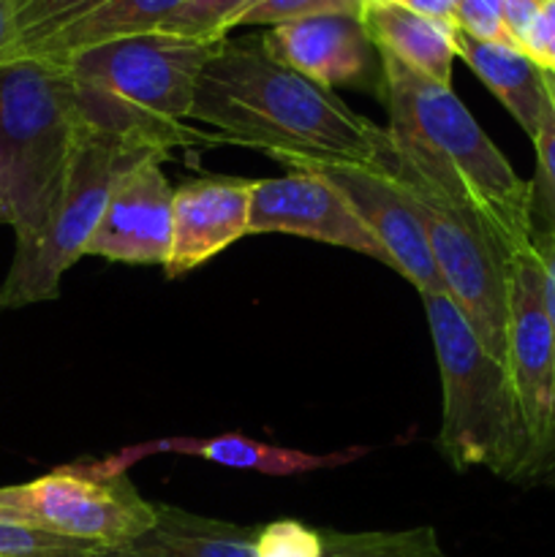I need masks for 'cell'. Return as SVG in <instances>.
Returning <instances> with one entry per match:
<instances>
[{"instance_id": "cell-1", "label": "cell", "mask_w": 555, "mask_h": 557, "mask_svg": "<svg viewBox=\"0 0 555 557\" xmlns=\"http://www.w3.org/2000/svg\"><path fill=\"white\" fill-rule=\"evenodd\" d=\"M190 120L229 145L278 158L343 161L395 172L386 128L267 54L261 38H223L196 82Z\"/></svg>"}, {"instance_id": "cell-2", "label": "cell", "mask_w": 555, "mask_h": 557, "mask_svg": "<svg viewBox=\"0 0 555 557\" xmlns=\"http://www.w3.org/2000/svg\"><path fill=\"white\" fill-rule=\"evenodd\" d=\"M381 98L397 174L482 218L511 256L533 248L531 183L517 177L455 90L381 52Z\"/></svg>"}, {"instance_id": "cell-3", "label": "cell", "mask_w": 555, "mask_h": 557, "mask_svg": "<svg viewBox=\"0 0 555 557\" xmlns=\"http://www.w3.org/2000/svg\"><path fill=\"white\" fill-rule=\"evenodd\" d=\"M218 47L221 41L152 30L49 63H58L69 76L87 128L136 150L172 156L177 147L226 145L221 136L188 128L196 82Z\"/></svg>"}, {"instance_id": "cell-4", "label": "cell", "mask_w": 555, "mask_h": 557, "mask_svg": "<svg viewBox=\"0 0 555 557\" xmlns=\"http://www.w3.org/2000/svg\"><path fill=\"white\" fill-rule=\"evenodd\" d=\"M441 373L439 449L457 471L488 468L509 482L526 479L528 444L504 362L493 357L444 292L419 294Z\"/></svg>"}, {"instance_id": "cell-5", "label": "cell", "mask_w": 555, "mask_h": 557, "mask_svg": "<svg viewBox=\"0 0 555 557\" xmlns=\"http://www.w3.org/2000/svg\"><path fill=\"white\" fill-rule=\"evenodd\" d=\"M82 128L74 90L58 63L20 58L0 65V172L16 243L47 221Z\"/></svg>"}, {"instance_id": "cell-6", "label": "cell", "mask_w": 555, "mask_h": 557, "mask_svg": "<svg viewBox=\"0 0 555 557\" xmlns=\"http://www.w3.org/2000/svg\"><path fill=\"white\" fill-rule=\"evenodd\" d=\"M147 156L161 152L136 150L114 136L98 134L87 125L82 128L79 145L47 221L33 237L16 243L14 259L0 286V308H27L60 297V281L85 253L118 177Z\"/></svg>"}, {"instance_id": "cell-7", "label": "cell", "mask_w": 555, "mask_h": 557, "mask_svg": "<svg viewBox=\"0 0 555 557\" xmlns=\"http://www.w3.org/2000/svg\"><path fill=\"white\" fill-rule=\"evenodd\" d=\"M0 511L98 549L123 547L156 522V504L134 487L128 471L112 468L107 457L71 462L25 484L0 487Z\"/></svg>"}, {"instance_id": "cell-8", "label": "cell", "mask_w": 555, "mask_h": 557, "mask_svg": "<svg viewBox=\"0 0 555 557\" xmlns=\"http://www.w3.org/2000/svg\"><path fill=\"white\" fill-rule=\"evenodd\" d=\"M397 180L417 207L444 294L466 315L482 346L504 362L511 253L482 218L449 205L406 174Z\"/></svg>"}, {"instance_id": "cell-9", "label": "cell", "mask_w": 555, "mask_h": 557, "mask_svg": "<svg viewBox=\"0 0 555 557\" xmlns=\"http://www.w3.org/2000/svg\"><path fill=\"white\" fill-rule=\"evenodd\" d=\"M504 364L528 444V468L522 484H531L547 444L555 389V335L536 245L515 253L509 261Z\"/></svg>"}, {"instance_id": "cell-10", "label": "cell", "mask_w": 555, "mask_h": 557, "mask_svg": "<svg viewBox=\"0 0 555 557\" xmlns=\"http://www.w3.org/2000/svg\"><path fill=\"white\" fill-rule=\"evenodd\" d=\"M281 163H286L288 169H313L330 180L357 212L365 228L373 234L397 275L406 277L419 294L444 292L417 207L395 172L362 166V163L310 161V158H283Z\"/></svg>"}, {"instance_id": "cell-11", "label": "cell", "mask_w": 555, "mask_h": 557, "mask_svg": "<svg viewBox=\"0 0 555 557\" xmlns=\"http://www.w3.org/2000/svg\"><path fill=\"white\" fill-rule=\"evenodd\" d=\"M248 234H292L354 250L390 267L341 190L313 169H288L283 177L256 180Z\"/></svg>"}, {"instance_id": "cell-12", "label": "cell", "mask_w": 555, "mask_h": 557, "mask_svg": "<svg viewBox=\"0 0 555 557\" xmlns=\"http://www.w3.org/2000/svg\"><path fill=\"white\" fill-rule=\"evenodd\" d=\"M163 156H147L125 169L109 194L107 210L82 256L114 264H166L174 228V188Z\"/></svg>"}, {"instance_id": "cell-13", "label": "cell", "mask_w": 555, "mask_h": 557, "mask_svg": "<svg viewBox=\"0 0 555 557\" xmlns=\"http://www.w3.org/2000/svg\"><path fill=\"white\" fill-rule=\"evenodd\" d=\"M267 54L313 85L370 87L381 96V58L359 16H310L261 33Z\"/></svg>"}, {"instance_id": "cell-14", "label": "cell", "mask_w": 555, "mask_h": 557, "mask_svg": "<svg viewBox=\"0 0 555 557\" xmlns=\"http://www.w3.org/2000/svg\"><path fill=\"white\" fill-rule=\"evenodd\" d=\"M256 180L212 174L174 188L172 250L163 264L166 277H180L207 264L229 245L248 237Z\"/></svg>"}, {"instance_id": "cell-15", "label": "cell", "mask_w": 555, "mask_h": 557, "mask_svg": "<svg viewBox=\"0 0 555 557\" xmlns=\"http://www.w3.org/2000/svg\"><path fill=\"white\" fill-rule=\"evenodd\" d=\"M152 455L199 457V460L215 462V466L223 468H237V471H259L267 473V476H297V473L321 471V468L346 466V462L359 460V457L365 455V449L362 446H354V449L332 451V455H310V451L261 444V441L229 433L212 435V438H188V435H177V438L147 441V444L120 449L118 455H109L107 460L109 466L118 468V471H128L134 462Z\"/></svg>"}, {"instance_id": "cell-16", "label": "cell", "mask_w": 555, "mask_h": 557, "mask_svg": "<svg viewBox=\"0 0 555 557\" xmlns=\"http://www.w3.org/2000/svg\"><path fill=\"white\" fill-rule=\"evenodd\" d=\"M359 20L375 49L390 52L392 58L428 79L452 87L457 44L455 27L449 22L419 14L406 3H381V0H365Z\"/></svg>"}, {"instance_id": "cell-17", "label": "cell", "mask_w": 555, "mask_h": 557, "mask_svg": "<svg viewBox=\"0 0 555 557\" xmlns=\"http://www.w3.org/2000/svg\"><path fill=\"white\" fill-rule=\"evenodd\" d=\"M259 528L190 515L180 506L156 504V522L123 547L101 557H254Z\"/></svg>"}, {"instance_id": "cell-18", "label": "cell", "mask_w": 555, "mask_h": 557, "mask_svg": "<svg viewBox=\"0 0 555 557\" xmlns=\"http://www.w3.org/2000/svg\"><path fill=\"white\" fill-rule=\"evenodd\" d=\"M457 58L484 82L522 131L533 139L550 101L547 71L539 69L522 49L501 41H479L455 30Z\"/></svg>"}, {"instance_id": "cell-19", "label": "cell", "mask_w": 555, "mask_h": 557, "mask_svg": "<svg viewBox=\"0 0 555 557\" xmlns=\"http://www.w3.org/2000/svg\"><path fill=\"white\" fill-rule=\"evenodd\" d=\"M183 3L185 0H103L101 5L71 22L69 27L27 49L22 58L60 60L71 52H79V49L96 47V44L152 33Z\"/></svg>"}, {"instance_id": "cell-20", "label": "cell", "mask_w": 555, "mask_h": 557, "mask_svg": "<svg viewBox=\"0 0 555 557\" xmlns=\"http://www.w3.org/2000/svg\"><path fill=\"white\" fill-rule=\"evenodd\" d=\"M324 557H446L430 525L408 531H321Z\"/></svg>"}, {"instance_id": "cell-21", "label": "cell", "mask_w": 555, "mask_h": 557, "mask_svg": "<svg viewBox=\"0 0 555 557\" xmlns=\"http://www.w3.org/2000/svg\"><path fill=\"white\" fill-rule=\"evenodd\" d=\"M103 0H22L14 16V44H11L5 63L22 58L27 49L41 44L44 38L54 36L58 30L69 27L87 11L101 5Z\"/></svg>"}, {"instance_id": "cell-22", "label": "cell", "mask_w": 555, "mask_h": 557, "mask_svg": "<svg viewBox=\"0 0 555 557\" xmlns=\"http://www.w3.org/2000/svg\"><path fill=\"white\" fill-rule=\"evenodd\" d=\"M550 85V74H547ZM536 147V174L531 180V226L533 239L555 237V96L550 90V101L539 117V128L533 134Z\"/></svg>"}, {"instance_id": "cell-23", "label": "cell", "mask_w": 555, "mask_h": 557, "mask_svg": "<svg viewBox=\"0 0 555 557\" xmlns=\"http://www.w3.org/2000/svg\"><path fill=\"white\" fill-rule=\"evenodd\" d=\"M256 0H185L158 30L196 41H223Z\"/></svg>"}, {"instance_id": "cell-24", "label": "cell", "mask_w": 555, "mask_h": 557, "mask_svg": "<svg viewBox=\"0 0 555 557\" xmlns=\"http://www.w3.org/2000/svg\"><path fill=\"white\" fill-rule=\"evenodd\" d=\"M103 549L52 536L0 511V557H101Z\"/></svg>"}, {"instance_id": "cell-25", "label": "cell", "mask_w": 555, "mask_h": 557, "mask_svg": "<svg viewBox=\"0 0 555 557\" xmlns=\"http://www.w3.org/2000/svg\"><path fill=\"white\" fill-rule=\"evenodd\" d=\"M365 0H256L237 20V27H275L310 16H362ZM234 27V30H237Z\"/></svg>"}, {"instance_id": "cell-26", "label": "cell", "mask_w": 555, "mask_h": 557, "mask_svg": "<svg viewBox=\"0 0 555 557\" xmlns=\"http://www.w3.org/2000/svg\"><path fill=\"white\" fill-rule=\"evenodd\" d=\"M254 557H324V536L299 520H272L256 533Z\"/></svg>"}, {"instance_id": "cell-27", "label": "cell", "mask_w": 555, "mask_h": 557, "mask_svg": "<svg viewBox=\"0 0 555 557\" xmlns=\"http://www.w3.org/2000/svg\"><path fill=\"white\" fill-rule=\"evenodd\" d=\"M536 253L542 259L544 270V297H547L550 321H553V335H555V237H536ZM531 484H555V389H553V419H550V433L547 444H544L542 460H539L536 473H533Z\"/></svg>"}, {"instance_id": "cell-28", "label": "cell", "mask_w": 555, "mask_h": 557, "mask_svg": "<svg viewBox=\"0 0 555 557\" xmlns=\"http://www.w3.org/2000/svg\"><path fill=\"white\" fill-rule=\"evenodd\" d=\"M452 27L479 41L511 44L506 36L504 16H501V0H457Z\"/></svg>"}, {"instance_id": "cell-29", "label": "cell", "mask_w": 555, "mask_h": 557, "mask_svg": "<svg viewBox=\"0 0 555 557\" xmlns=\"http://www.w3.org/2000/svg\"><path fill=\"white\" fill-rule=\"evenodd\" d=\"M522 52L533 60L542 71L555 74V0H542L536 16L531 22Z\"/></svg>"}, {"instance_id": "cell-30", "label": "cell", "mask_w": 555, "mask_h": 557, "mask_svg": "<svg viewBox=\"0 0 555 557\" xmlns=\"http://www.w3.org/2000/svg\"><path fill=\"white\" fill-rule=\"evenodd\" d=\"M539 3L542 0H501V16H504V27L509 41L517 49L526 41L528 30H531V22L536 16Z\"/></svg>"}, {"instance_id": "cell-31", "label": "cell", "mask_w": 555, "mask_h": 557, "mask_svg": "<svg viewBox=\"0 0 555 557\" xmlns=\"http://www.w3.org/2000/svg\"><path fill=\"white\" fill-rule=\"evenodd\" d=\"M14 16L16 0H0V65L5 63V54L14 44Z\"/></svg>"}, {"instance_id": "cell-32", "label": "cell", "mask_w": 555, "mask_h": 557, "mask_svg": "<svg viewBox=\"0 0 555 557\" xmlns=\"http://www.w3.org/2000/svg\"><path fill=\"white\" fill-rule=\"evenodd\" d=\"M408 9L419 11L424 16H433V20L441 22H449L452 25V14H455V5L457 0H403Z\"/></svg>"}, {"instance_id": "cell-33", "label": "cell", "mask_w": 555, "mask_h": 557, "mask_svg": "<svg viewBox=\"0 0 555 557\" xmlns=\"http://www.w3.org/2000/svg\"><path fill=\"white\" fill-rule=\"evenodd\" d=\"M0 218H3V223H9V199H5L3 172H0Z\"/></svg>"}, {"instance_id": "cell-34", "label": "cell", "mask_w": 555, "mask_h": 557, "mask_svg": "<svg viewBox=\"0 0 555 557\" xmlns=\"http://www.w3.org/2000/svg\"><path fill=\"white\" fill-rule=\"evenodd\" d=\"M550 90H553V96H555V74H550Z\"/></svg>"}, {"instance_id": "cell-35", "label": "cell", "mask_w": 555, "mask_h": 557, "mask_svg": "<svg viewBox=\"0 0 555 557\" xmlns=\"http://www.w3.org/2000/svg\"><path fill=\"white\" fill-rule=\"evenodd\" d=\"M381 3H403V0H381Z\"/></svg>"}, {"instance_id": "cell-36", "label": "cell", "mask_w": 555, "mask_h": 557, "mask_svg": "<svg viewBox=\"0 0 555 557\" xmlns=\"http://www.w3.org/2000/svg\"><path fill=\"white\" fill-rule=\"evenodd\" d=\"M22 3V0H16V5H20Z\"/></svg>"}, {"instance_id": "cell-37", "label": "cell", "mask_w": 555, "mask_h": 557, "mask_svg": "<svg viewBox=\"0 0 555 557\" xmlns=\"http://www.w3.org/2000/svg\"><path fill=\"white\" fill-rule=\"evenodd\" d=\"M0 223H3V218H0Z\"/></svg>"}]
</instances>
